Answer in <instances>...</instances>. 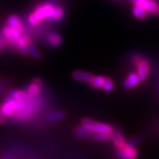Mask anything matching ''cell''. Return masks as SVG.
<instances>
[{"mask_svg": "<svg viewBox=\"0 0 159 159\" xmlns=\"http://www.w3.org/2000/svg\"><path fill=\"white\" fill-rule=\"evenodd\" d=\"M116 154L119 159H135L138 156V151L134 146L126 142L123 148L118 149Z\"/></svg>", "mask_w": 159, "mask_h": 159, "instance_id": "cell-3", "label": "cell"}, {"mask_svg": "<svg viewBox=\"0 0 159 159\" xmlns=\"http://www.w3.org/2000/svg\"><path fill=\"white\" fill-rule=\"evenodd\" d=\"M11 85V81L8 79H4V78H0V86L1 87H8Z\"/></svg>", "mask_w": 159, "mask_h": 159, "instance_id": "cell-27", "label": "cell"}, {"mask_svg": "<svg viewBox=\"0 0 159 159\" xmlns=\"http://www.w3.org/2000/svg\"><path fill=\"white\" fill-rule=\"evenodd\" d=\"M66 118V113L62 111H57L49 113L46 116V119L50 122H57L61 121Z\"/></svg>", "mask_w": 159, "mask_h": 159, "instance_id": "cell-15", "label": "cell"}, {"mask_svg": "<svg viewBox=\"0 0 159 159\" xmlns=\"http://www.w3.org/2000/svg\"><path fill=\"white\" fill-rule=\"evenodd\" d=\"M8 96L12 97L13 99L22 101V102H26L28 99V95H27L26 91L18 90V89H11L8 93Z\"/></svg>", "mask_w": 159, "mask_h": 159, "instance_id": "cell-13", "label": "cell"}, {"mask_svg": "<svg viewBox=\"0 0 159 159\" xmlns=\"http://www.w3.org/2000/svg\"><path fill=\"white\" fill-rule=\"evenodd\" d=\"M48 42L52 47H58L62 43V37L57 33H54L48 37Z\"/></svg>", "mask_w": 159, "mask_h": 159, "instance_id": "cell-18", "label": "cell"}, {"mask_svg": "<svg viewBox=\"0 0 159 159\" xmlns=\"http://www.w3.org/2000/svg\"><path fill=\"white\" fill-rule=\"evenodd\" d=\"M6 122H7V117L4 114L3 111H2V107L0 105V125L6 124Z\"/></svg>", "mask_w": 159, "mask_h": 159, "instance_id": "cell-26", "label": "cell"}, {"mask_svg": "<svg viewBox=\"0 0 159 159\" xmlns=\"http://www.w3.org/2000/svg\"><path fill=\"white\" fill-rule=\"evenodd\" d=\"M5 92H6V88H5V87H1V86H0V95L4 94Z\"/></svg>", "mask_w": 159, "mask_h": 159, "instance_id": "cell-29", "label": "cell"}, {"mask_svg": "<svg viewBox=\"0 0 159 159\" xmlns=\"http://www.w3.org/2000/svg\"><path fill=\"white\" fill-rule=\"evenodd\" d=\"M140 82H141V80H140V78H139L137 73H130L124 81L123 86L125 89H131L133 88H135Z\"/></svg>", "mask_w": 159, "mask_h": 159, "instance_id": "cell-8", "label": "cell"}, {"mask_svg": "<svg viewBox=\"0 0 159 159\" xmlns=\"http://www.w3.org/2000/svg\"><path fill=\"white\" fill-rule=\"evenodd\" d=\"M74 134H75V136L80 138V139H89V138L90 139L92 133L90 131L88 130L84 125H80L77 126V128L75 129Z\"/></svg>", "mask_w": 159, "mask_h": 159, "instance_id": "cell-14", "label": "cell"}, {"mask_svg": "<svg viewBox=\"0 0 159 159\" xmlns=\"http://www.w3.org/2000/svg\"><path fill=\"white\" fill-rule=\"evenodd\" d=\"M115 1H119V0H115Z\"/></svg>", "mask_w": 159, "mask_h": 159, "instance_id": "cell-31", "label": "cell"}, {"mask_svg": "<svg viewBox=\"0 0 159 159\" xmlns=\"http://www.w3.org/2000/svg\"><path fill=\"white\" fill-rule=\"evenodd\" d=\"M132 13L138 20H144L148 17V12L145 9H143L142 6L135 5V4H134V6L132 7Z\"/></svg>", "mask_w": 159, "mask_h": 159, "instance_id": "cell-11", "label": "cell"}, {"mask_svg": "<svg viewBox=\"0 0 159 159\" xmlns=\"http://www.w3.org/2000/svg\"><path fill=\"white\" fill-rule=\"evenodd\" d=\"M135 66L137 69V74L140 78L141 82H144L147 79L148 73L150 71V63L146 58L142 57L141 59L135 65Z\"/></svg>", "mask_w": 159, "mask_h": 159, "instance_id": "cell-4", "label": "cell"}, {"mask_svg": "<svg viewBox=\"0 0 159 159\" xmlns=\"http://www.w3.org/2000/svg\"><path fill=\"white\" fill-rule=\"evenodd\" d=\"M54 9H55V6L51 4V3H49V2H47L45 4L40 5L35 9V11L34 12L37 15V17L42 20H44V19H52L53 13H54Z\"/></svg>", "mask_w": 159, "mask_h": 159, "instance_id": "cell-2", "label": "cell"}, {"mask_svg": "<svg viewBox=\"0 0 159 159\" xmlns=\"http://www.w3.org/2000/svg\"><path fill=\"white\" fill-rule=\"evenodd\" d=\"M127 1H129L130 3H133V4H135V2H136V0H127Z\"/></svg>", "mask_w": 159, "mask_h": 159, "instance_id": "cell-30", "label": "cell"}, {"mask_svg": "<svg viewBox=\"0 0 159 159\" xmlns=\"http://www.w3.org/2000/svg\"><path fill=\"white\" fill-rule=\"evenodd\" d=\"M106 77L105 76H102V75H99V76H95L93 80H91L90 86L95 89H102V85L105 81Z\"/></svg>", "mask_w": 159, "mask_h": 159, "instance_id": "cell-16", "label": "cell"}, {"mask_svg": "<svg viewBox=\"0 0 159 159\" xmlns=\"http://www.w3.org/2000/svg\"><path fill=\"white\" fill-rule=\"evenodd\" d=\"M135 5L142 6L149 14L155 16L159 15V4L156 0H136Z\"/></svg>", "mask_w": 159, "mask_h": 159, "instance_id": "cell-5", "label": "cell"}, {"mask_svg": "<svg viewBox=\"0 0 159 159\" xmlns=\"http://www.w3.org/2000/svg\"><path fill=\"white\" fill-rule=\"evenodd\" d=\"M4 34L6 35V38L9 40L12 44H14L19 40V38L21 36L22 32H20V31H19L17 29H13V28H11L10 26L6 25V28L4 29Z\"/></svg>", "mask_w": 159, "mask_h": 159, "instance_id": "cell-7", "label": "cell"}, {"mask_svg": "<svg viewBox=\"0 0 159 159\" xmlns=\"http://www.w3.org/2000/svg\"><path fill=\"white\" fill-rule=\"evenodd\" d=\"M2 107V111L4 114L6 115V117H11V116H13V114L15 113V110L14 108L11 106V104H9L8 102H3V104L1 105Z\"/></svg>", "mask_w": 159, "mask_h": 159, "instance_id": "cell-21", "label": "cell"}, {"mask_svg": "<svg viewBox=\"0 0 159 159\" xmlns=\"http://www.w3.org/2000/svg\"><path fill=\"white\" fill-rule=\"evenodd\" d=\"M59 0H48L47 2H49V3H51L52 5H54V6H56L57 4V2H58Z\"/></svg>", "mask_w": 159, "mask_h": 159, "instance_id": "cell-28", "label": "cell"}, {"mask_svg": "<svg viewBox=\"0 0 159 159\" xmlns=\"http://www.w3.org/2000/svg\"><path fill=\"white\" fill-rule=\"evenodd\" d=\"M81 125H84L86 128L91 133H97V134H112L113 127L111 125H109L106 123H100L97 122L93 119L89 118H84L81 120Z\"/></svg>", "mask_w": 159, "mask_h": 159, "instance_id": "cell-1", "label": "cell"}, {"mask_svg": "<svg viewBox=\"0 0 159 159\" xmlns=\"http://www.w3.org/2000/svg\"><path fill=\"white\" fill-rule=\"evenodd\" d=\"M102 89L105 92H111L114 89L113 80L111 79V78H109V77H106L105 81H104V83L102 85Z\"/></svg>", "mask_w": 159, "mask_h": 159, "instance_id": "cell-22", "label": "cell"}, {"mask_svg": "<svg viewBox=\"0 0 159 159\" xmlns=\"http://www.w3.org/2000/svg\"><path fill=\"white\" fill-rule=\"evenodd\" d=\"M29 21L31 23L32 25H36V24H38V23L41 21V20L37 17V15H36L34 12H32V13L29 15Z\"/></svg>", "mask_w": 159, "mask_h": 159, "instance_id": "cell-25", "label": "cell"}, {"mask_svg": "<svg viewBox=\"0 0 159 159\" xmlns=\"http://www.w3.org/2000/svg\"><path fill=\"white\" fill-rule=\"evenodd\" d=\"M64 16H65V11L62 7L61 6H55L52 20H54L55 21H60L63 20Z\"/></svg>", "mask_w": 159, "mask_h": 159, "instance_id": "cell-19", "label": "cell"}, {"mask_svg": "<svg viewBox=\"0 0 159 159\" xmlns=\"http://www.w3.org/2000/svg\"><path fill=\"white\" fill-rule=\"evenodd\" d=\"M42 80L40 79L34 80L27 88L26 89V93L28 95L29 98L34 99L36 97H38L40 94V90H41V87H42Z\"/></svg>", "mask_w": 159, "mask_h": 159, "instance_id": "cell-6", "label": "cell"}, {"mask_svg": "<svg viewBox=\"0 0 159 159\" xmlns=\"http://www.w3.org/2000/svg\"><path fill=\"white\" fill-rule=\"evenodd\" d=\"M27 50H28V52L32 56V57H34V59H41L42 55H41L39 51L37 50V48L33 43H30L29 45L27 46Z\"/></svg>", "mask_w": 159, "mask_h": 159, "instance_id": "cell-20", "label": "cell"}, {"mask_svg": "<svg viewBox=\"0 0 159 159\" xmlns=\"http://www.w3.org/2000/svg\"><path fill=\"white\" fill-rule=\"evenodd\" d=\"M7 25L10 26L13 29H17L20 32H23V26L21 20H20V18L16 15H11L7 19Z\"/></svg>", "mask_w": 159, "mask_h": 159, "instance_id": "cell-12", "label": "cell"}, {"mask_svg": "<svg viewBox=\"0 0 159 159\" xmlns=\"http://www.w3.org/2000/svg\"><path fill=\"white\" fill-rule=\"evenodd\" d=\"M72 76L75 80L86 82V83H90L91 80L95 77L93 74H89V73H86L83 71H74L72 74Z\"/></svg>", "mask_w": 159, "mask_h": 159, "instance_id": "cell-9", "label": "cell"}, {"mask_svg": "<svg viewBox=\"0 0 159 159\" xmlns=\"http://www.w3.org/2000/svg\"><path fill=\"white\" fill-rule=\"evenodd\" d=\"M90 139L94 140V141H97V142H109V141H111V134L92 133Z\"/></svg>", "mask_w": 159, "mask_h": 159, "instance_id": "cell-17", "label": "cell"}, {"mask_svg": "<svg viewBox=\"0 0 159 159\" xmlns=\"http://www.w3.org/2000/svg\"><path fill=\"white\" fill-rule=\"evenodd\" d=\"M13 45L15 46V48L17 49L18 51L20 52V53H21L22 55L24 56H27L28 54H29V52H28V50H27V47L26 46L22 45L21 43H20L19 42H16Z\"/></svg>", "mask_w": 159, "mask_h": 159, "instance_id": "cell-23", "label": "cell"}, {"mask_svg": "<svg viewBox=\"0 0 159 159\" xmlns=\"http://www.w3.org/2000/svg\"><path fill=\"white\" fill-rule=\"evenodd\" d=\"M145 139V137L143 136V135H137V136L134 137L132 140H130L129 141V143H130L131 145H133V146H136L137 144H139V143H141V142L143 141Z\"/></svg>", "mask_w": 159, "mask_h": 159, "instance_id": "cell-24", "label": "cell"}, {"mask_svg": "<svg viewBox=\"0 0 159 159\" xmlns=\"http://www.w3.org/2000/svg\"><path fill=\"white\" fill-rule=\"evenodd\" d=\"M111 141L113 142L114 146L116 148H123L125 146V144L127 142H125V138L123 136L122 133L119 130H114L113 133L111 134Z\"/></svg>", "mask_w": 159, "mask_h": 159, "instance_id": "cell-10", "label": "cell"}]
</instances>
